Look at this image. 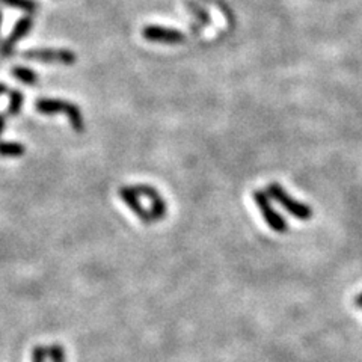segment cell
Instances as JSON below:
<instances>
[{
  "instance_id": "cell-1",
  "label": "cell",
  "mask_w": 362,
  "mask_h": 362,
  "mask_svg": "<svg viewBox=\"0 0 362 362\" xmlns=\"http://www.w3.org/2000/svg\"><path fill=\"white\" fill-rule=\"evenodd\" d=\"M35 109L37 112L42 115H56V114L67 115L71 128L78 131V133H82V131H85L86 128L85 118L80 112L79 106H76L74 103H70L67 100L42 97L35 102Z\"/></svg>"
},
{
  "instance_id": "cell-2",
  "label": "cell",
  "mask_w": 362,
  "mask_h": 362,
  "mask_svg": "<svg viewBox=\"0 0 362 362\" xmlns=\"http://www.w3.org/2000/svg\"><path fill=\"white\" fill-rule=\"evenodd\" d=\"M266 192L270 198H273L279 205H282L285 210H287L293 217L298 219V221H310L313 217V208L308 204L294 200L281 184L270 183Z\"/></svg>"
},
{
  "instance_id": "cell-3",
  "label": "cell",
  "mask_w": 362,
  "mask_h": 362,
  "mask_svg": "<svg viewBox=\"0 0 362 362\" xmlns=\"http://www.w3.org/2000/svg\"><path fill=\"white\" fill-rule=\"evenodd\" d=\"M25 59L41 64H58V65H74L78 61V54L68 49H30L21 54Z\"/></svg>"
},
{
  "instance_id": "cell-4",
  "label": "cell",
  "mask_w": 362,
  "mask_h": 362,
  "mask_svg": "<svg viewBox=\"0 0 362 362\" xmlns=\"http://www.w3.org/2000/svg\"><path fill=\"white\" fill-rule=\"evenodd\" d=\"M252 198H254L257 207L260 208V212L263 215V219H265L266 224L270 227L272 231H275L278 234H285L289 231L287 222H285V219L273 208L267 192L255 191L252 193Z\"/></svg>"
},
{
  "instance_id": "cell-5",
  "label": "cell",
  "mask_w": 362,
  "mask_h": 362,
  "mask_svg": "<svg viewBox=\"0 0 362 362\" xmlns=\"http://www.w3.org/2000/svg\"><path fill=\"white\" fill-rule=\"evenodd\" d=\"M133 191L142 196V198H147L150 201V215L152 222L156 221H162V219L167 216L168 213V207L164 200L162 198V195L155 189L151 188L148 184H136V186H131Z\"/></svg>"
},
{
  "instance_id": "cell-6",
  "label": "cell",
  "mask_w": 362,
  "mask_h": 362,
  "mask_svg": "<svg viewBox=\"0 0 362 362\" xmlns=\"http://www.w3.org/2000/svg\"><path fill=\"white\" fill-rule=\"evenodd\" d=\"M142 37L151 42H160V44H181L186 41V35L183 32L171 28H163L150 25L142 29Z\"/></svg>"
},
{
  "instance_id": "cell-7",
  "label": "cell",
  "mask_w": 362,
  "mask_h": 362,
  "mask_svg": "<svg viewBox=\"0 0 362 362\" xmlns=\"http://www.w3.org/2000/svg\"><path fill=\"white\" fill-rule=\"evenodd\" d=\"M32 26H34V18L30 16L21 17L16 23L14 29L11 30L9 37L2 42V46H0V54H2V56H9V54H13L17 44L29 34Z\"/></svg>"
},
{
  "instance_id": "cell-8",
  "label": "cell",
  "mask_w": 362,
  "mask_h": 362,
  "mask_svg": "<svg viewBox=\"0 0 362 362\" xmlns=\"http://www.w3.org/2000/svg\"><path fill=\"white\" fill-rule=\"evenodd\" d=\"M118 195H119V198L126 203V205L140 219L142 222H144V224H151L152 222L150 212L147 210L144 205H142L138 193L133 191L131 186H123V188H119Z\"/></svg>"
},
{
  "instance_id": "cell-9",
  "label": "cell",
  "mask_w": 362,
  "mask_h": 362,
  "mask_svg": "<svg viewBox=\"0 0 362 362\" xmlns=\"http://www.w3.org/2000/svg\"><path fill=\"white\" fill-rule=\"evenodd\" d=\"M26 155V147L20 142H6L0 140V157L17 159Z\"/></svg>"
},
{
  "instance_id": "cell-10",
  "label": "cell",
  "mask_w": 362,
  "mask_h": 362,
  "mask_svg": "<svg viewBox=\"0 0 362 362\" xmlns=\"http://www.w3.org/2000/svg\"><path fill=\"white\" fill-rule=\"evenodd\" d=\"M11 74H13L18 82L25 83L28 86H35L40 82L38 74L28 67H14Z\"/></svg>"
},
{
  "instance_id": "cell-11",
  "label": "cell",
  "mask_w": 362,
  "mask_h": 362,
  "mask_svg": "<svg viewBox=\"0 0 362 362\" xmlns=\"http://www.w3.org/2000/svg\"><path fill=\"white\" fill-rule=\"evenodd\" d=\"M25 103V95L21 94L18 90L9 91V103H8V115L9 116H17L21 112V107Z\"/></svg>"
},
{
  "instance_id": "cell-12",
  "label": "cell",
  "mask_w": 362,
  "mask_h": 362,
  "mask_svg": "<svg viewBox=\"0 0 362 362\" xmlns=\"http://www.w3.org/2000/svg\"><path fill=\"white\" fill-rule=\"evenodd\" d=\"M0 2L8 5V6L25 11V13H29V14L35 13V11L38 9V4L35 2V0H0Z\"/></svg>"
},
{
  "instance_id": "cell-13",
  "label": "cell",
  "mask_w": 362,
  "mask_h": 362,
  "mask_svg": "<svg viewBox=\"0 0 362 362\" xmlns=\"http://www.w3.org/2000/svg\"><path fill=\"white\" fill-rule=\"evenodd\" d=\"M49 356L52 362H65V350L59 344H53L49 347Z\"/></svg>"
},
{
  "instance_id": "cell-14",
  "label": "cell",
  "mask_w": 362,
  "mask_h": 362,
  "mask_svg": "<svg viewBox=\"0 0 362 362\" xmlns=\"http://www.w3.org/2000/svg\"><path fill=\"white\" fill-rule=\"evenodd\" d=\"M49 356V349L44 346H35L32 350V362H46Z\"/></svg>"
},
{
  "instance_id": "cell-15",
  "label": "cell",
  "mask_w": 362,
  "mask_h": 362,
  "mask_svg": "<svg viewBox=\"0 0 362 362\" xmlns=\"http://www.w3.org/2000/svg\"><path fill=\"white\" fill-rule=\"evenodd\" d=\"M189 8L193 11L195 16L200 18L201 23H208V21H210V17H208V14L205 13V11H204L203 8H200L198 5H196V4H189Z\"/></svg>"
},
{
  "instance_id": "cell-16",
  "label": "cell",
  "mask_w": 362,
  "mask_h": 362,
  "mask_svg": "<svg viewBox=\"0 0 362 362\" xmlns=\"http://www.w3.org/2000/svg\"><path fill=\"white\" fill-rule=\"evenodd\" d=\"M5 127H6V116L4 114H0V136H2Z\"/></svg>"
},
{
  "instance_id": "cell-17",
  "label": "cell",
  "mask_w": 362,
  "mask_h": 362,
  "mask_svg": "<svg viewBox=\"0 0 362 362\" xmlns=\"http://www.w3.org/2000/svg\"><path fill=\"white\" fill-rule=\"evenodd\" d=\"M6 92H8V85L4 83V82H0V95H4Z\"/></svg>"
},
{
  "instance_id": "cell-18",
  "label": "cell",
  "mask_w": 362,
  "mask_h": 362,
  "mask_svg": "<svg viewBox=\"0 0 362 362\" xmlns=\"http://www.w3.org/2000/svg\"><path fill=\"white\" fill-rule=\"evenodd\" d=\"M355 305L358 306V308H361V310H362V293L356 296V299H355Z\"/></svg>"
},
{
  "instance_id": "cell-19",
  "label": "cell",
  "mask_w": 362,
  "mask_h": 362,
  "mask_svg": "<svg viewBox=\"0 0 362 362\" xmlns=\"http://www.w3.org/2000/svg\"><path fill=\"white\" fill-rule=\"evenodd\" d=\"M0 28H2V13H0Z\"/></svg>"
}]
</instances>
